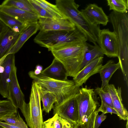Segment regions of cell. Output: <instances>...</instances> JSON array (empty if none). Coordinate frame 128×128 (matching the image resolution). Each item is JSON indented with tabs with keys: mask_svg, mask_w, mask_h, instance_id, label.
Listing matches in <instances>:
<instances>
[{
	"mask_svg": "<svg viewBox=\"0 0 128 128\" xmlns=\"http://www.w3.org/2000/svg\"><path fill=\"white\" fill-rule=\"evenodd\" d=\"M87 41L85 39L66 43L48 50L63 65L67 76L74 78L80 71L87 49Z\"/></svg>",
	"mask_w": 128,
	"mask_h": 128,
	"instance_id": "cell-1",
	"label": "cell"
},
{
	"mask_svg": "<svg viewBox=\"0 0 128 128\" xmlns=\"http://www.w3.org/2000/svg\"><path fill=\"white\" fill-rule=\"evenodd\" d=\"M56 5L62 14L68 18L87 41L96 43L99 26L91 24L78 10L79 5L74 0H56Z\"/></svg>",
	"mask_w": 128,
	"mask_h": 128,
	"instance_id": "cell-2",
	"label": "cell"
},
{
	"mask_svg": "<svg viewBox=\"0 0 128 128\" xmlns=\"http://www.w3.org/2000/svg\"><path fill=\"white\" fill-rule=\"evenodd\" d=\"M117 38L118 59L124 79L128 78V12L120 13L112 11L108 16Z\"/></svg>",
	"mask_w": 128,
	"mask_h": 128,
	"instance_id": "cell-3",
	"label": "cell"
},
{
	"mask_svg": "<svg viewBox=\"0 0 128 128\" xmlns=\"http://www.w3.org/2000/svg\"><path fill=\"white\" fill-rule=\"evenodd\" d=\"M28 74L40 90L51 92L56 96V103L76 94L80 88L73 80H61L41 74L36 75L33 71H30Z\"/></svg>",
	"mask_w": 128,
	"mask_h": 128,
	"instance_id": "cell-4",
	"label": "cell"
},
{
	"mask_svg": "<svg viewBox=\"0 0 128 128\" xmlns=\"http://www.w3.org/2000/svg\"><path fill=\"white\" fill-rule=\"evenodd\" d=\"M85 39L86 40L76 28L72 31L40 30L34 40L35 43L48 50L65 43Z\"/></svg>",
	"mask_w": 128,
	"mask_h": 128,
	"instance_id": "cell-5",
	"label": "cell"
},
{
	"mask_svg": "<svg viewBox=\"0 0 128 128\" xmlns=\"http://www.w3.org/2000/svg\"><path fill=\"white\" fill-rule=\"evenodd\" d=\"M41 94L37 85L33 81L26 112L23 115L30 128H42L43 119L41 106Z\"/></svg>",
	"mask_w": 128,
	"mask_h": 128,
	"instance_id": "cell-6",
	"label": "cell"
},
{
	"mask_svg": "<svg viewBox=\"0 0 128 128\" xmlns=\"http://www.w3.org/2000/svg\"><path fill=\"white\" fill-rule=\"evenodd\" d=\"M76 97L78 107V123H82L95 110L99 105L98 98L93 89L86 86L80 88Z\"/></svg>",
	"mask_w": 128,
	"mask_h": 128,
	"instance_id": "cell-7",
	"label": "cell"
},
{
	"mask_svg": "<svg viewBox=\"0 0 128 128\" xmlns=\"http://www.w3.org/2000/svg\"><path fill=\"white\" fill-rule=\"evenodd\" d=\"M76 94L61 102L55 103L53 108L54 115L57 114L62 118L74 124L78 123L79 115Z\"/></svg>",
	"mask_w": 128,
	"mask_h": 128,
	"instance_id": "cell-8",
	"label": "cell"
},
{
	"mask_svg": "<svg viewBox=\"0 0 128 128\" xmlns=\"http://www.w3.org/2000/svg\"><path fill=\"white\" fill-rule=\"evenodd\" d=\"M104 55L110 57H118V46L116 36L109 29H100L98 35L97 42Z\"/></svg>",
	"mask_w": 128,
	"mask_h": 128,
	"instance_id": "cell-9",
	"label": "cell"
},
{
	"mask_svg": "<svg viewBox=\"0 0 128 128\" xmlns=\"http://www.w3.org/2000/svg\"><path fill=\"white\" fill-rule=\"evenodd\" d=\"M17 69L14 64L12 68L8 85V99L23 114L26 109L27 104L25 101L24 95L20 88L16 76Z\"/></svg>",
	"mask_w": 128,
	"mask_h": 128,
	"instance_id": "cell-10",
	"label": "cell"
},
{
	"mask_svg": "<svg viewBox=\"0 0 128 128\" xmlns=\"http://www.w3.org/2000/svg\"><path fill=\"white\" fill-rule=\"evenodd\" d=\"M38 22L40 30L72 31L76 28L68 18H46L39 17Z\"/></svg>",
	"mask_w": 128,
	"mask_h": 128,
	"instance_id": "cell-11",
	"label": "cell"
},
{
	"mask_svg": "<svg viewBox=\"0 0 128 128\" xmlns=\"http://www.w3.org/2000/svg\"><path fill=\"white\" fill-rule=\"evenodd\" d=\"M103 56L98 57L92 61L80 70L73 78L77 86L80 87L92 76L99 73L102 65Z\"/></svg>",
	"mask_w": 128,
	"mask_h": 128,
	"instance_id": "cell-12",
	"label": "cell"
},
{
	"mask_svg": "<svg viewBox=\"0 0 128 128\" xmlns=\"http://www.w3.org/2000/svg\"><path fill=\"white\" fill-rule=\"evenodd\" d=\"M91 24L96 26L106 25L109 21L108 16L102 8L95 4H90L80 11Z\"/></svg>",
	"mask_w": 128,
	"mask_h": 128,
	"instance_id": "cell-13",
	"label": "cell"
},
{
	"mask_svg": "<svg viewBox=\"0 0 128 128\" xmlns=\"http://www.w3.org/2000/svg\"><path fill=\"white\" fill-rule=\"evenodd\" d=\"M15 64L14 54H10L6 55L2 64L3 71L0 73V94L3 98L8 99V85L11 72Z\"/></svg>",
	"mask_w": 128,
	"mask_h": 128,
	"instance_id": "cell-14",
	"label": "cell"
},
{
	"mask_svg": "<svg viewBox=\"0 0 128 128\" xmlns=\"http://www.w3.org/2000/svg\"><path fill=\"white\" fill-rule=\"evenodd\" d=\"M104 89L110 93L114 108L118 114V116L120 119L127 120L128 119V112L122 102L121 88L118 86L116 88L113 84H108Z\"/></svg>",
	"mask_w": 128,
	"mask_h": 128,
	"instance_id": "cell-15",
	"label": "cell"
},
{
	"mask_svg": "<svg viewBox=\"0 0 128 128\" xmlns=\"http://www.w3.org/2000/svg\"><path fill=\"white\" fill-rule=\"evenodd\" d=\"M0 11L12 16L24 24H29L38 21V16L15 7L0 5Z\"/></svg>",
	"mask_w": 128,
	"mask_h": 128,
	"instance_id": "cell-16",
	"label": "cell"
},
{
	"mask_svg": "<svg viewBox=\"0 0 128 128\" xmlns=\"http://www.w3.org/2000/svg\"><path fill=\"white\" fill-rule=\"evenodd\" d=\"M39 30H40V28L38 21L28 24L21 32L15 44L7 54H15L17 52L25 42Z\"/></svg>",
	"mask_w": 128,
	"mask_h": 128,
	"instance_id": "cell-17",
	"label": "cell"
},
{
	"mask_svg": "<svg viewBox=\"0 0 128 128\" xmlns=\"http://www.w3.org/2000/svg\"><path fill=\"white\" fill-rule=\"evenodd\" d=\"M58 80H67L66 70L62 64L54 58L50 66L42 70L40 74Z\"/></svg>",
	"mask_w": 128,
	"mask_h": 128,
	"instance_id": "cell-18",
	"label": "cell"
},
{
	"mask_svg": "<svg viewBox=\"0 0 128 128\" xmlns=\"http://www.w3.org/2000/svg\"><path fill=\"white\" fill-rule=\"evenodd\" d=\"M21 32H15L9 28L0 36V59L7 54L15 44Z\"/></svg>",
	"mask_w": 128,
	"mask_h": 128,
	"instance_id": "cell-19",
	"label": "cell"
},
{
	"mask_svg": "<svg viewBox=\"0 0 128 128\" xmlns=\"http://www.w3.org/2000/svg\"><path fill=\"white\" fill-rule=\"evenodd\" d=\"M120 68L119 62L115 63L112 60L108 61L104 65L102 66L99 72L102 82L101 87L102 88L104 89L109 84V81L113 74Z\"/></svg>",
	"mask_w": 128,
	"mask_h": 128,
	"instance_id": "cell-20",
	"label": "cell"
},
{
	"mask_svg": "<svg viewBox=\"0 0 128 128\" xmlns=\"http://www.w3.org/2000/svg\"><path fill=\"white\" fill-rule=\"evenodd\" d=\"M94 44V45L93 46L87 43V49L81 64L80 71L94 59L100 56H103L104 54L99 46L96 43Z\"/></svg>",
	"mask_w": 128,
	"mask_h": 128,
	"instance_id": "cell-21",
	"label": "cell"
},
{
	"mask_svg": "<svg viewBox=\"0 0 128 128\" xmlns=\"http://www.w3.org/2000/svg\"><path fill=\"white\" fill-rule=\"evenodd\" d=\"M0 20L12 31L17 33H20L29 24L23 23L11 16L0 11Z\"/></svg>",
	"mask_w": 128,
	"mask_h": 128,
	"instance_id": "cell-22",
	"label": "cell"
},
{
	"mask_svg": "<svg viewBox=\"0 0 128 128\" xmlns=\"http://www.w3.org/2000/svg\"><path fill=\"white\" fill-rule=\"evenodd\" d=\"M40 90L41 94V100L43 106L42 110L48 113L53 108L54 104L57 102L56 97L51 92L42 90L40 89Z\"/></svg>",
	"mask_w": 128,
	"mask_h": 128,
	"instance_id": "cell-23",
	"label": "cell"
},
{
	"mask_svg": "<svg viewBox=\"0 0 128 128\" xmlns=\"http://www.w3.org/2000/svg\"><path fill=\"white\" fill-rule=\"evenodd\" d=\"M44 9L54 18H66L61 12L56 5L51 4L44 0H32Z\"/></svg>",
	"mask_w": 128,
	"mask_h": 128,
	"instance_id": "cell-24",
	"label": "cell"
},
{
	"mask_svg": "<svg viewBox=\"0 0 128 128\" xmlns=\"http://www.w3.org/2000/svg\"><path fill=\"white\" fill-rule=\"evenodd\" d=\"M1 5L12 6L37 15L32 8L28 0H6L3 2Z\"/></svg>",
	"mask_w": 128,
	"mask_h": 128,
	"instance_id": "cell-25",
	"label": "cell"
},
{
	"mask_svg": "<svg viewBox=\"0 0 128 128\" xmlns=\"http://www.w3.org/2000/svg\"><path fill=\"white\" fill-rule=\"evenodd\" d=\"M18 109L9 100H0V119L12 116Z\"/></svg>",
	"mask_w": 128,
	"mask_h": 128,
	"instance_id": "cell-26",
	"label": "cell"
},
{
	"mask_svg": "<svg viewBox=\"0 0 128 128\" xmlns=\"http://www.w3.org/2000/svg\"><path fill=\"white\" fill-rule=\"evenodd\" d=\"M108 5L110 10L120 13H124L128 12V0H107Z\"/></svg>",
	"mask_w": 128,
	"mask_h": 128,
	"instance_id": "cell-27",
	"label": "cell"
},
{
	"mask_svg": "<svg viewBox=\"0 0 128 128\" xmlns=\"http://www.w3.org/2000/svg\"><path fill=\"white\" fill-rule=\"evenodd\" d=\"M0 121H4L8 124L21 128H28L18 111L10 116L0 119Z\"/></svg>",
	"mask_w": 128,
	"mask_h": 128,
	"instance_id": "cell-28",
	"label": "cell"
},
{
	"mask_svg": "<svg viewBox=\"0 0 128 128\" xmlns=\"http://www.w3.org/2000/svg\"><path fill=\"white\" fill-rule=\"evenodd\" d=\"M94 91L100 97L102 102L114 108L111 96L108 91L99 87L96 88Z\"/></svg>",
	"mask_w": 128,
	"mask_h": 128,
	"instance_id": "cell-29",
	"label": "cell"
},
{
	"mask_svg": "<svg viewBox=\"0 0 128 128\" xmlns=\"http://www.w3.org/2000/svg\"><path fill=\"white\" fill-rule=\"evenodd\" d=\"M42 128H62V118L56 114L43 122Z\"/></svg>",
	"mask_w": 128,
	"mask_h": 128,
	"instance_id": "cell-30",
	"label": "cell"
},
{
	"mask_svg": "<svg viewBox=\"0 0 128 128\" xmlns=\"http://www.w3.org/2000/svg\"><path fill=\"white\" fill-rule=\"evenodd\" d=\"M98 112L97 110L90 116L86 121L83 123L74 124L73 128H94L95 118Z\"/></svg>",
	"mask_w": 128,
	"mask_h": 128,
	"instance_id": "cell-31",
	"label": "cell"
},
{
	"mask_svg": "<svg viewBox=\"0 0 128 128\" xmlns=\"http://www.w3.org/2000/svg\"><path fill=\"white\" fill-rule=\"evenodd\" d=\"M28 0L32 8L39 17L46 18H54L44 9L33 2L32 0Z\"/></svg>",
	"mask_w": 128,
	"mask_h": 128,
	"instance_id": "cell-32",
	"label": "cell"
},
{
	"mask_svg": "<svg viewBox=\"0 0 128 128\" xmlns=\"http://www.w3.org/2000/svg\"><path fill=\"white\" fill-rule=\"evenodd\" d=\"M98 112H102L105 114L107 113H110L111 114H114L118 116V114L113 108L108 106L102 102H101L100 107L98 109Z\"/></svg>",
	"mask_w": 128,
	"mask_h": 128,
	"instance_id": "cell-33",
	"label": "cell"
},
{
	"mask_svg": "<svg viewBox=\"0 0 128 128\" xmlns=\"http://www.w3.org/2000/svg\"><path fill=\"white\" fill-rule=\"evenodd\" d=\"M105 114L102 113L100 115H99L98 112L96 114L94 125V128H98L102 122L106 118V116L104 115Z\"/></svg>",
	"mask_w": 128,
	"mask_h": 128,
	"instance_id": "cell-34",
	"label": "cell"
},
{
	"mask_svg": "<svg viewBox=\"0 0 128 128\" xmlns=\"http://www.w3.org/2000/svg\"><path fill=\"white\" fill-rule=\"evenodd\" d=\"M62 128H73L74 124L62 118Z\"/></svg>",
	"mask_w": 128,
	"mask_h": 128,
	"instance_id": "cell-35",
	"label": "cell"
},
{
	"mask_svg": "<svg viewBox=\"0 0 128 128\" xmlns=\"http://www.w3.org/2000/svg\"><path fill=\"white\" fill-rule=\"evenodd\" d=\"M0 126L4 128H24L10 124L5 122L0 121Z\"/></svg>",
	"mask_w": 128,
	"mask_h": 128,
	"instance_id": "cell-36",
	"label": "cell"
},
{
	"mask_svg": "<svg viewBox=\"0 0 128 128\" xmlns=\"http://www.w3.org/2000/svg\"><path fill=\"white\" fill-rule=\"evenodd\" d=\"M8 28H9L0 20V36Z\"/></svg>",
	"mask_w": 128,
	"mask_h": 128,
	"instance_id": "cell-37",
	"label": "cell"
},
{
	"mask_svg": "<svg viewBox=\"0 0 128 128\" xmlns=\"http://www.w3.org/2000/svg\"><path fill=\"white\" fill-rule=\"evenodd\" d=\"M42 72V71L36 69L34 70V74L36 75L40 74Z\"/></svg>",
	"mask_w": 128,
	"mask_h": 128,
	"instance_id": "cell-38",
	"label": "cell"
},
{
	"mask_svg": "<svg viewBox=\"0 0 128 128\" xmlns=\"http://www.w3.org/2000/svg\"><path fill=\"white\" fill-rule=\"evenodd\" d=\"M36 69L42 71L43 70L42 66L40 65H38L36 66Z\"/></svg>",
	"mask_w": 128,
	"mask_h": 128,
	"instance_id": "cell-39",
	"label": "cell"
},
{
	"mask_svg": "<svg viewBox=\"0 0 128 128\" xmlns=\"http://www.w3.org/2000/svg\"><path fill=\"white\" fill-rule=\"evenodd\" d=\"M6 55L4 56L2 58L0 59V65H1L2 63L4 60Z\"/></svg>",
	"mask_w": 128,
	"mask_h": 128,
	"instance_id": "cell-40",
	"label": "cell"
},
{
	"mask_svg": "<svg viewBox=\"0 0 128 128\" xmlns=\"http://www.w3.org/2000/svg\"><path fill=\"white\" fill-rule=\"evenodd\" d=\"M128 119L127 120V123H126V128H128Z\"/></svg>",
	"mask_w": 128,
	"mask_h": 128,
	"instance_id": "cell-41",
	"label": "cell"
},
{
	"mask_svg": "<svg viewBox=\"0 0 128 128\" xmlns=\"http://www.w3.org/2000/svg\"><path fill=\"white\" fill-rule=\"evenodd\" d=\"M0 128H4L0 126Z\"/></svg>",
	"mask_w": 128,
	"mask_h": 128,
	"instance_id": "cell-42",
	"label": "cell"
}]
</instances>
